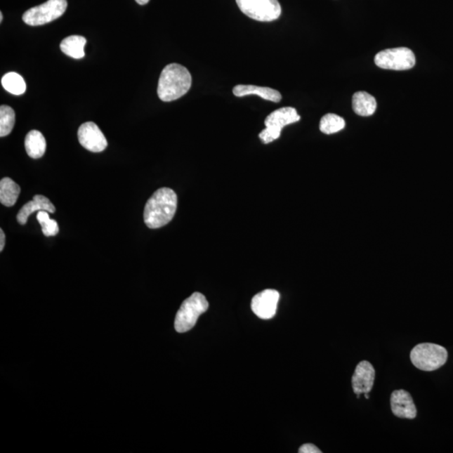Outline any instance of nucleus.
<instances>
[{"label": "nucleus", "instance_id": "nucleus-1", "mask_svg": "<svg viewBox=\"0 0 453 453\" xmlns=\"http://www.w3.org/2000/svg\"><path fill=\"white\" fill-rule=\"evenodd\" d=\"M178 209V196L173 190H157L146 202L144 221L149 228L155 230L166 225L174 218Z\"/></svg>", "mask_w": 453, "mask_h": 453}, {"label": "nucleus", "instance_id": "nucleus-2", "mask_svg": "<svg viewBox=\"0 0 453 453\" xmlns=\"http://www.w3.org/2000/svg\"><path fill=\"white\" fill-rule=\"evenodd\" d=\"M192 83V75L187 68L178 63L167 65L159 76L158 97L163 102L175 101L188 93Z\"/></svg>", "mask_w": 453, "mask_h": 453}, {"label": "nucleus", "instance_id": "nucleus-3", "mask_svg": "<svg viewBox=\"0 0 453 453\" xmlns=\"http://www.w3.org/2000/svg\"><path fill=\"white\" fill-rule=\"evenodd\" d=\"M209 302L199 292L193 293L181 304L176 313L175 329L180 334L188 331L196 325L198 318L209 309Z\"/></svg>", "mask_w": 453, "mask_h": 453}, {"label": "nucleus", "instance_id": "nucleus-4", "mask_svg": "<svg viewBox=\"0 0 453 453\" xmlns=\"http://www.w3.org/2000/svg\"><path fill=\"white\" fill-rule=\"evenodd\" d=\"M448 353L447 349L435 343L416 345L411 352V360L414 366L422 371H434L446 364Z\"/></svg>", "mask_w": 453, "mask_h": 453}, {"label": "nucleus", "instance_id": "nucleus-5", "mask_svg": "<svg viewBox=\"0 0 453 453\" xmlns=\"http://www.w3.org/2000/svg\"><path fill=\"white\" fill-rule=\"evenodd\" d=\"M301 116L294 107H284L267 116L265 120V129L258 135L263 143L267 145L277 140L282 129L287 125L298 122Z\"/></svg>", "mask_w": 453, "mask_h": 453}, {"label": "nucleus", "instance_id": "nucleus-6", "mask_svg": "<svg viewBox=\"0 0 453 453\" xmlns=\"http://www.w3.org/2000/svg\"><path fill=\"white\" fill-rule=\"evenodd\" d=\"M236 3L245 15L261 22H271L282 15L278 0H236Z\"/></svg>", "mask_w": 453, "mask_h": 453}, {"label": "nucleus", "instance_id": "nucleus-7", "mask_svg": "<svg viewBox=\"0 0 453 453\" xmlns=\"http://www.w3.org/2000/svg\"><path fill=\"white\" fill-rule=\"evenodd\" d=\"M67 8V0H48L41 6L29 8L25 13L22 19L25 24L38 27L60 18L66 12Z\"/></svg>", "mask_w": 453, "mask_h": 453}, {"label": "nucleus", "instance_id": "nucleus-8", "mask_svg": "<svg viewBox=\"0 0 453 453\" xmlns=\"http://www.w3.org/2000/svg\"><path fill=\"white\" fill-rule=\"evenodd\" d=\"M416 62L415 54L407 47L383 50L374 58L376 66L387 70H409L415 67Z\"/></svg>", "mask_w": 453, "mask_h": 453}, {"label": "nucleus", "instance_id": "nucleus-9", "mask_svg": "<svg viewBox=\"0 0 453 453\" xmlns=\"http://www.w3.org/2000/svg\"><path fill=\"white\" fill-rule=\"evenodd\" d=\"M77 136L81 145L91 152H102L107 148V141L105 135L93 122L81 124L77 132Z\"/></svg>", "mask_w": 453, "mask_h": 453}, {"label": "nucleus", "instance_id": "nucleus-10", "mask_svg": "<svg viewBox=\"0 0 453 453\" xmlns=\"http://www.w3.org/2000/svg\"><path fill=\"white\" fill-rule=\"evenodd\" d=\"M279 300L280 293L277 291L267 289L253 297L252 310L258 317L268 320L275 316Z\"/></svg>", "mask_w": 453, "mask_h": 453}, {"label": "nucleus", "instance_id": "nucleus-11", "mask_svg": "<svg viewBox=\"0 0 453 453\" xmlns=\"http://www.w3.org/2000/svg\"><path fill=\"white\" fill-rule=\"evenodd\" d=\"M375 379L374 366L368 361H362L357 365L352 378V386L355 395L369 394L372 390Z\"/></svg>", "mask_w": 453, "mask_h": 453}, {"label": "nucleus", "instance_id": "nucleus-12", "mask_svg": "<svg viewBox=\"0 0 453 453\" xmlns=\"http://www.w3.org/2000/svg\"><path fill=\"white\" fill-rule=\"evenodd\" d=\"M390 405L393 414L397 417L405 419H415L417 411L411 394L404 390L392 393Z\"/></svg>", "mask_w": 453, "mask_h": 453}, {"label": "nucleus", "instance_id": "nucleus-13", "mask_svg": "<svg viewBox=\"0 0 453 453\" xmlns=\"http://www.w3.org/2000/svg\"><path fill=\"white\" fill-rule=\"evenodd\" d=\"M37 211H47L50 214H54L55 208L48 198L42 195H36L33 197L32 201L27 202L19 211L18 214H17V221L20 225H25L28 221L29 216Z\"/></svg>", "mask_w": 453, "mask_h": 453}, {"label": "nucleus", "instance_id": "nucleus-14", "mask_svg": "<svg viewBox=\"0 0 453 453\" xmlns=\"http://www.w3.org/2000/svg\"><path fill=\"white\" fill-rule=\"evenodd\" d=\"M236 97L242 98L249 95H257L265 100L274 103L282 101V94L277 90L267 87H258L254 85H237L232 89Z\"/></svg>", "mask_w": 453, "mask_h": 453}, {"label": "nucleus", "instance_id": "nucleus-15", "mask_svg": "<svg viewBox=\"0 0 453 453\" xmlns=\"http://www.w3.org/2000/svg\"><path fill=\"white\" fill-rule=\"evenodd\" d=\"M377 109L376 99L372 95L362 92H357L353 96V110L362 117H369L373 115Z\"/></svg>", "mask_w": 453, "mask_h": 453}, {"label": "nucleus", "instance_id": "nucleus-16", "mask_svg": "<svg viewBox=\"0 0 453 453\" xmlns=\"http://www.w3.org/2000/svg\"><path fill=\"white\" fill-rule=\"evenodd\" d=\"M25 147L30 158H41L46 150V141L44 136L38 131H29L25 137Z\"/></svg>", "mask_w": 453, "mask_h": 453}, {"label": "nucleus", "instance_id": "nucleus-17", "mask_svg": "<svg viewBox=\"0 0 453 453\" xmlns=\"http://www.w3.org/2000/svg\"><path fill=\"white\" fill-rule=\"evenodd\" d=\"M86 38L81 36H70L60 42V48L64 54L72 58L81 59L85 57Z\"/></svg>", "mask_w": 453, "mask_h": 453}, {"label": "nucleus", "instance_id": "nucleus-18", "mask_svg": "<svg viewBox=\"0 0 453 453\" xmlns=\"http://www.w3.org/2000/svg\"><path fill=\"white\" fill-rule=\"evenodd\" d=\"M20 185L11 178L0 180V202L6 206H13L20 196Z\"/></svg>", "mask_w": 453, "mask_h": 453}, {"label": "nucleus", "instance_id": "nucleus-19", "mask_svg": "<svg viewBox=\"0 0 453 453\" xmlns=\"http://www.w3.org/2000/svg\"><path fill=\"white\" fill-rule=\"evenodd\" d=\"M2 86L7 92L11 94L22 95L27 90V84L22 77L16 72H8L3 77Z\"/></svg>", "mask_w": 453, "mask_h": 453}, {"label": "nucleus", "instance_id": "nucleus-20", "mask_svg": "<svg viewBox=\"0 0 453 453\" xmlns=\"http://www.w3.org/2000/svg\"><path fill=\"white\" fill-rule=\"evenodd\" d=\"M345 120L340 116L334 114H327L320 121V131L326 135H332L338 133L345 128Z\"/></svg>", "mask_w": 453, "mask_h": 453}, {"label": "nucleus", "instance_id": "nucleus-21", "mask_svg": "<svg viewBox=\"0 0 453 453\" xmlns=\"http://www.w3.org/2000/svg\"><path fill=\"white\" fill-rule=\"evenodd\" d=\"M15 124V113L11 107H0V136L6 137L11 133Z\"/></svg>", "mask_w": 453, "mask_h": 453}, {"label": "nucleus", "instance_id": "nucleus-22", "mask_svg": "<svg viewBox=\"0 0 453 453\" xmlns=\"http://www.w3.org/2000/svg\"><path fill=\"white\" fill-rule=\"evenodd\" d=\"M49 211H39L37 218L41 224L43 235L46 237L55 236L59 232L58 223L49 217Z\"/></svg>", "mask_w": 453, "mask_h": 453}, {"label": "nucleus", "instance_id": "nucleus-23", "mask_svg": "<svg viewBox=\"0 0 453 453\" xmlns=\"http://www.w3.org/2000/svg\"><path fill=\"white\" fill-rule=\"evenodd\" d=\"M300 453H321L322 451L313 444L306 443L302 445L299 449Z\"/></svg>", "mask_w": 453, "mask_h": 453}, {"label": "nucleus", "instance_id": "nucleus-24", "mask_svg": "<svg viewBox=\"0 0 453 453\" xmlns=\"http://www.w3.org/2000/svg\"><path fill=\"white\" fill-rule=\"evenodd\" d=\"M4 246H6V235H4L1 228V230H0V251H3Z\"/></svg>", "mask_w": 453, "mask_h": 453}, {"label": "nucleus", "instance_id": "nucleus-25", "mask_svg": "<svg viewBox=\"0 0 453 453\" xmlns=\"http://www.w3.org/2000/svg\"><path fill=\"white\" fill-rule=\"evenodd\" d=\"M136 1L140 4V6H145V4L149 3L150 0H136Z\"/></svg>", "mask_w": 453, "mask_h": 453}, {"label": "nucleus", "instance_id": "nucleus-26", "mask_svg": "<svg viewBox=\"0 0 453 453\" xmlns=\"http://www.w3.org/2000/svg\"><path fill=\"white\" fill-rule=\"evenodd\" d=\"M3 21V14L2 13H0V22H2Z\"/></svg>", "mask_w": 453, "mask_h": 453}, {"label": "nucleus", "instance_id": "nucleus-27", "mask_svg": "<svg viewBox=\"0 0 453 453\" xmlns=\"http://www.w3.org/2000/svg\"><path fill=\"white\" fill-rule=\"evenodd\" d=\"M365 398H366V399H369V395H368V394H365Z\"/></svg>", "mask_w": 453, "mask_h": 453}]
</instances>
